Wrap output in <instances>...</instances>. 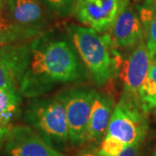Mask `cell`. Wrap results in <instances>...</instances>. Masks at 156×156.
<instances>
[{"label":"cell","mask_w":156,"mask_h":156,"mask_svg":"<svg viewBox=\"0 0 156 156\" xmlns=\"http://www.w3.org/2000/svg\"><path fill=\"white\" fill-rule=\"evenodd\" d=\"M67 31L94 83L98 86L108 83L116 74L121 57L109 34L78 24L68 25Z\"/></svg>","instance_id":"obj_2"},{"label":"cell","mask_w":156,"mask_h":156,"mask_svg":"<svg viewBox=\"0 0 156 156\" xmlns=\"http://www.w3.org/2000/svg\"><path fill=\"white\" fill-rule=\"evenodd\" d=\"M142 143H137L134 145L127 146L122 152H121L118 155L116 156H142Z\"/></svg>","instance_id":"obj_19"},{"label":"cell","mask_w":156,"mask_h":156,"mask_svg":"<svg viewBox=\"0 0 156 156\" xmlns=\"http://www.w3.org/2000/svg\"><path fill=\"white\" fill-rule=\"evenodd\" d=\"M155 1H156V0H155Z\"/></svg>","instance_id":"obj_25"},{"label":"cell","mask_w":156,"mask_h":156,"mask_svg":"<svg viewBox=\"0 0 156 156\" xmlns=\"http://www.w3.org/2000/svg\"><path fill=\"white\" fill-rule=\"evenodd\" d=\"M129 5V0H76L71 14L84 26L107 33Z\"/></svg>","instance_id":"obj_7"},{"label":"cell","mask_w":156,"mask_h":156,"mask_svg":"<svg viewBox=\"0 0 156 156\" xmlns=\"http://www.w3.org/2000/svg\"><path fill=\"white\" fill-rule=\"evenodd\" d=\"M137 12L141 21L146 44L150 53L156 55V1L146 0L137 6Z\"/></svg>","instance_id":"obj_14"},{"label":"cell","mask_w":156,"mask_h":156,"mask_svg":"<svg viewBox=\"0 0 156 156\" xmlns=\"http://www.w3.org/2000/svg\"><path fill=\"white\" fill-rule=\"evenodd\" d=\"M95 92L91 87L76 86L56 94L64 105L70 143L76 147L85 143Z\"/></svg>","instance_id":"obj_6"},{"label":"cell","mask_w":156,"mask_h":156,"mask_svg":"<svg viewBox=\"0 0 156 156\" xmlns=\"http://www.w3.org/2000/svg\"><path fill=\"white\" fill-rule=\"evenodd\" d=\"M30 99L23 110V122L52 145L70 142L65 108L58 96L43 95Z\"/></svg>","instance_id":"obj_3"},{"label":"cell","mask_w":156,"mask_h":156,"mask_svg":"<svg viewBox=\"0 0 156 156\" xmlns=\"http://www.w3.org/2000/svg\"><path fill=\"white\" fill-rule=\"evenodd\" d=\"M49 11L57 17H66L72 13L76 0H41Z\"/></svg>","instance_id":"obj_18"},{"label":"cell","mask_w":156,"mask_h":156,"mask_svg":"<svg viewBox=\"0 0 156 156\" xmlns=\"http://www.w3.org/2000/svg\"><path fill=\"white\" fill-rule=\"evenodd\" d=\"M126 147L127 145L122 140L112 135L106 134L104 139L101 142L98 151L102 156H116L122 152Z\"/></svg>","instance_id":"obj_17"},{"label":"cell","mask_w":156,"mask_h":156,"mask_svg":"<svg viewBox=\"0 0 156 156\" xmlns=\"http://www.w3.org/2000/svg\"><path fill=\"white\" fill-rule=\"evenodd\" d=\"M9 156H65L30 126H11L5 140Z\"/></svg>","instance_id":"obj_8"},{"label":"cell","mask_w":156,"mask_h":156,"mask_svg":"<svg viewBox=\"0 0 156 156\" xmlns=\"http://www.w3.org/2000/svg\"><path fill=\"white\" fill-rule=\"evenodd\" d=\"M1 3H4V4H6V0H0Z\"/></svg>","instance_id":"obj_23"},{"label":"cell","mask_w":156,"mask_h":156,"mask_svg":"<svg viewBox=\"0 0 156 156\" xmlns=\"http://www.w3.org/2000/svg\"><path fill=\"white\" fill-rule=\"evenodd\" d=\"M22 95L19 89H0V124L11 127L21 114Z\"/></svg>","instance_id":"obj_13"},{"label":"cell","mask_w":156,"mask_h":156,"mask_svg":"<svg viewBox=\"0 0 156 156\" xmlns=\"http://www.w3.org/2000/svg\"><path fill=\"white\" fill-rule=\"evenodd\" d=\"M139 99L146 113L156 108V55L148 75L139 90Z\"/></svg>","instance_id":"obj_15"},{"label":"cell","mask_w":156,"mask_h":156,"mask_svg":"<svg viewBox=\"0 0 156 156\" xmlns=\"http://www.w3.org/2000/svg\"><path fill=\"white\" fill-rule=\"evenodd\" d=\"M108 33L117 50H132L145 38L139 14L130 5L117 17Z\"/></svg>","instance_id":"obj_11"},{"label":"cell","mask_w":156,"mask_h":156,"mask_svg":"<svg viewBox=\"0 0 156 156\" xmlns=\"http://www.w3.org/2000/svg\"><path fill=\"white\" fill-rule=\"evenodd\" d=\"M150 156H156V147L155 148H154V152L152 153V154H151Z\"/></svg>","instance_id":"obj_22"},{"label":"cell","mask_w":156,"mask_h":156,"mask_svg":"<svg viewBox=\"0 0 156 156\" xmlns=\"http://www.w3.org/2000/svg\"><path fill=\"white\" fill-rule=\"evenodd\" d=\"M21 42L11 23L6 4L0 2V45Z\"/></svg>","instance_id":"obj_16"},{"label":"cell","mask_w":156,"mask_h":156,"mask_svg":"<svg viewBox=\"0 0 156 156\" xmlns=\"http://www.w3.org/2000/svg\"><path fill=\"white\" fill-rule=\"evenodd\" d=\"M115 101L111 96L96 91L89 115L85 143L97 148L108 133L115 108Z\"/></svg>","instance_id":"obj_12"},{"label":"cell","mask_w":156,"mask_h":156,"mask_svg":"<svg viewBox=\"0 0 156 156\" xmlns=\"http://www.w3.org/2000/svg\"><path fill=\"white\" fill-rule=\"evenodd\" d=\"M154 114H155V115H156V108L154 109Z\"/></svg>","instance_id":"obj_24"},{"label":"cell","mask_w":156,"mask_h":156,"mask_svg":"<svg viewBox=\"0 0 156 156\" xmlns=\"http://www.w3.org/2000/svg\"><path fill=\"white\" fill-rule=\"evenodd\" d=\"M30 53V41L0 45V89L20 88Z\"/></svg>","instance_id":"obj_10"},{"label":"cell","mask_w":156,"mask_h":156,"mask_svg":"<svg viewBox=\"0 0 156 156\" xmlns=\"http://www.w3.org/2000/svg\"><path fill=\"white\" fill-rule=\"evenodd\" d=\"M154 57L146 44L145 38L130 50L126 58L121 62L120 77L123 93L139 97V90L148 75Z\"/></svg>","instance_id":"obj_9"},{"label":"cell","mask_w":156,"mask_h":156,"mask_svg":"<svg viewBox=\"0 0 156 156\" xmlns=\"http://www.w3.org/2000/svg\"><path fill=\"white\" fill-rule=\"evenodd\" d=\"M6 6L21 42L31 41L50 31L51 12L41 0H6Z\"/></svg>","instance_id":"obj_5"},{"label":"cell","mask_w":156,"mask_h":156,"mask_svg":"<svg viewBox=\"0 0 156 156\" xmlns=\"http://www.w3.org/2000/svg\"><path fill=\"white\" fill-rule=\"evenodd\" d=\"M78 53L70 38L51 31L30 41L27 69L20 83L24 97L49 94L62 84L78 82L85 76Z\"/></svg>","instance_id":"obj_1"},{"label":"cell","mask_w":156,"mask_h":156,"mask_svg":"<svg viewBox=\"0 0 156 156\" xmlns=\"http://www.w3.org/2000/svg\"><path fill=\"white\" fill-rule=\"evenodd\" d=\"M11 127H5L0 124V146L3 144V142H5L6 138L10 132Z\"/></svg>","instance_id":"obj_21"},{"label":"cell","mask_w":156,"mask_h":156,"mask_svg":"<svg viewBox=\"0 0 156 156\" xmlns=\"http://www.w3.org/2000/svg\"><path fill=\"white\" fill-rule=\"evenodd\" d=\"M73 156H102L99 153V151L97 148H94V147H86V148H83L81 150L77 151Z\"/></svg>","instance_id":"obj_20"},{"label":"cell","mask_w":156,"mask_h":156,"mask_svg":"<svg viewBox=\"0 0 156 156\" xmlns=\"http://www.w3.org/2000/svg\"><path fill=\"white\" fill-rule=\"evenodd\" d=\"M148 132V122L139 97L123 93L114 108L107 134L127 146L143 142Z\"/></svg>","instance_id":"obj_4"}]
</instances>
